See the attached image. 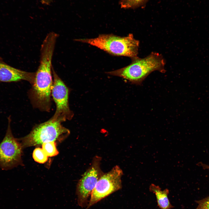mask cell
I'll return each instance as SVG.
<instances>
[{"label": "cell", "instance_id": "6da1fadb", "mask_svg": "<svg viewBox=\"0 0 209 209\" xmlns=\"http://www.w3.org/2000/svg\"><path fill=\"white\" fill-rule=\"evenodd\" d=\"M52 59L47 55L40 57L39 65L35 72L34 82L29 93L33 105L41 110L47 111L51 107L53 83Z\"/></svg>", "mask_w": 209, "mask_h": 209}, {"label": "cell", "instance_id": "7a4b0ae2", "mask_svg": "<svg viewBox=\"0 0 209 209\" xmlns=\"http://www.w3.org/2000/svg\"><path fill=\"white\" fill-rule=\"evenodd\" d=\"M131 63L125 67L107 72L109 75L118 76L135 84L140 83L152 72L164 71L165 62L158 53L153 52L143 58L136 57L132 58Z\"/></svg>", "mask_w": 209, "mask_h": 209}, {"label": "cell", "instance_id": "3957f363", "mask_svg": "<svg viewBox=\"0 0 209 209\" xmlns=\"http://www.w3.org/2000/svg\"><path fill=\"white\" fill-rule=\"evenodd\" d=\"M75 40L94 46L113 55L131 58L137 57L139 44V41L135 39L132 34L124 37L112 34H102L94 38Z\"/></svg>", "mask_w": 209, "mask_h": 209}, {"label": "cell", "instance_id": "277c9868", "mask_svg": "<svg viewBox=\"0 0 209 209\" xmlns=\"http://www.w3.org/2000/svg\"><path fill=\"white\" fill-rule=\"evenodd\" d=\"M69 130L61 122L51 118L35 126L26 136L18 139L23 148L51 141L61 142L69 134Z\"/></svg>", "mask_w": 209, "mask_h": 209}, {"label": "cell", "instance_id": "5b68a950", "mask_svg": "<svg viewBox=\"0 0 209 209\" xmlns=\"http://www.w3.org/2000/svg\"><path fill=\"white\" fill-rule=\"evenodd\" d=\"M8 120L6 133L0 143V167L5 170L21 165L23 149L18 139L15 138L12 133L10 116L8 117Z\"/></svg>", "mask_w": 209, "mask_h": 209}, {"label": "cell", "instance_id": "8992f818", "mask_svg": "<svg viewBox=\"0 0 209 209\" xmlns=\"http://www.w3.org/2000/svg\"><path fill=\"white\" fill-rule=\"evenodd\" d=\"M122 170L118 165L109 172L103 174L98 181L91 194L87 209L112 193L120 190L122 187Z\"/></svg>", "mask_w": 209, "mask_h": 209}, {"label": "cell", "instance_id": "52a82bcc", "mask_svg": "<svg viewBox=\"0 0 209 209\" xmlns=\"http://www.w3.org/2000/svg\"><path fill=\"white\" fill-rule=\"evenodd\" d=\"M53 81L51 94L55 103L56 109L51 118L53 120L61 123L67 120H71L73 116L69 104V90L64 82L52 69Z\"/></svg>", "mask_w": 209, "mask_h": 209}, {"label": "cell", "instance_id": "ba28073f", "mask_svg": "<svg viewBox=\"0 0 209 209\" xmlns=\"http://www.w3.org/2000/svg\"><path fill=\"white\" fill-rule=\"evenodd\" d=\"M101 158L96 156L90 167L83 174L77 186L76 193L79 206L83 207L87 204L88 199L103 173L100 168Z\"/></svg>", "mask_w": 209, "mask_h": 209}, {"label": "cell", "instance_id": "9c48e42d", "mask_svg": "<svg viewBox=\"0 0 209 209\" xmlns=\"http://www.w3.org/2000/svg\"><path fill=\"white\" fill-rule=\"evenodd\" d=\"M35 76V72H27L10 66L0 56V82H11L24 80L33 85Z\"/></svg>", "mask_w": 209, "mask_h": 209}, {"label": "cell", "instance_id": "30bf717a", "mask_svg": "<svg viewBox=\"0 0 209 209\" xmlns=\"http://www.w3.org/2000/svg\"><path fill=\"white\" fill-rule=\"evenodd\" d=\"M149 191L156 196L158 206L161 209H171L174 207L168 198L169 190L167 189L162 190L158 186L152 184L149 186Z\"/></svg>", "mask_w": 209, "mask_h": 209}, {"label": "cell", "instance_id": "8fae6325", "mask_svg": "<svg viewBox=\"0 0 209 209\" xmlns=\"http://www.w3.org/2000/svg\"><path fill=\"white\" fill-rule=\"evenodd\" d=\"M56 145L54 141L45 143L42 144V148L48 157L54 156L59 153Z\"/></svg>", "mask_w": 209, "mask_h": 209}, {"label": "cell", "instance_id": "7c38bea8", "mask_svg": "<svg viewBox=\"0 0 209 209\" xmlns=\"http://www.w3.org/2000/svg\"><path fill=\"white\" fill-rule=\"evenodd\" d=\"M148 0H120V3L122 8H135L145 3Z\"/></svg>", "mask_w": 209, "mask_h": 209}, {"label": "cell", "instance_id": "4fadbf2b", "mask_svg": "<svg viewBox=\"0 0 209 209\" xmlns=\"http://www.w3.org/2000/svg\"><path fill=\"white\" fill-rule=\"evenodd\" d=\"M33 157L36 162L40 163H44L47 161L48 157L42 148L37 147L33 151Z\"/></svg>", "mask_w": 209, "mask_h": 209}, {"label": "cell", "instance_id": "5bb4252c", "mask_svg": "<svg viewBox=\"0 0 209 209\" xmlns=\"http://www.w3.org/2000/svg\"><path fill=\"white\" fill-rule=\"evenodd\" d=\"M196 202L198 204L196 209H209V197Z\"/></svg>", "mask_w": 209, "mask_h": 209}, {"label": "cell", "instance_id": "9a60e30c", "mask_svg": "<svg viewBox=\"0 0 209 209\" xmlns=\"http://www.w3.org/2000/svg\"><path fill=\"white\" fill-rule=\"evenodd\" d=\"M53 0H41V2L42 4L45 5L49 4Z\"/></svg>", "mask_w": 209, "mask_h": 209}]
</instances>
